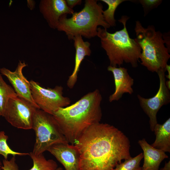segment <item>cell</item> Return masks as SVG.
<instances>
[{
	"label": "cell",
	"mask_w": 170,
	"mask_h": 170,
	"mask_svg": "<svg viewBox=\"0 0 170 170\" xmlns=\"http://www.w3.org/2000/svg\"><path fill=\"white\" fill-rule=\"evenodd\" d=\"M74 145L80 154V170H112L122 160L132 157L129 139L106 123L89 127Z\"/></svg>",
	"instance_id": "cell-1"
},
{
	"label": "cell",
	"mask_w": 170,
	"mask_h": 170,
	"mask_svg": "<svg viewBox=\"0 0 170 170\" xmlns=\"http://www.w3.org/2000/svg\"><path fill=\"white\" fill-rule=\"evenodd\" d=\"M102 95L98 89L89 92L74 104L59 108L53 115L68 143L74 144L89 127L102 117Z\"/></svg>",
	"instance_id": "cell-2"
},
{
	"label": "cell",
	"mask_w": 170,
	"mask_h": 170,
	"mask_svg": "<svg viewBox=\"0 0 170 170\" xmlns=\"http://www.w3.org/2000/svg\"><path fill=\"white\" fill-rule=\"evenodd\" d=\"M128 19L127 16H122L118 21L123 24V29L113 33L100 27L97 28V36L100 39L101 47L106 51L112 66L120 67L125 62L136 67L139 61L141 49L135 39L129 36L126 26Z\"/></svg>",
	"instance_id": "cell-3"
},
{
	"label": "cell",
	"mask_w": 170,
	"mask_h": 170,
	"mask_svg": "<svg viewBox=\"0 0 170 170\" xmlns=\"http://www.w3.org/2000/svg\"><path fill=\"white\" fill-rule=\"evenodd\" d=\"M103 6L97 0H86L83 8L78 12H74L70 18L67 14L60 17L57 27L64 32L69 40L76 36L90 39L97 36L98 26L107 29L110 26L104 20Z\"/></svg>",
	"instance_id": "cell-4"
},
{
	"label": "cell",
	"mask_w": 170,
	"mask_h": 170,
	"mask_svg": "<svg viewBox=\"0 0 170 170\" xmlns=\"http://www.w3.org/2000/svg\"><path fill=\"white\" fill-rule=\"evenodd\" d=\"M135 40L141 49V64L152 72H157L165 68L170 58L169 51L165 47L166 41L161 32L154 26L143 27L139 21H136Z\"/></svg>",
	"instance_id": "cell-5"
},
{
	"label": "cell",
	"mask_w": 170,
	"mask_h": 170,
	"mask_svg": "<svg viewBox=\"0 0 170 170\" xmlns=\"http://www.w3.org/2000/svg\"><path fill=\"white\" fill-rule=\"evenodd\" d=\"M32 129L36 135L34 155L43 154L54 144L69 143L53 116L39 109L34 114Z\"/></svg>",
	"instance_id": "cell-6"
},
{
	"label": "cell",
	"mask_w": 170,
	"mask_h": 170,
	"mask_svg": "<svg viewBox=\"0 0 170 170\" xmlns=\"http://www.w3.org/2000/svg\"><path fill=\"white\" fill-rule=\"evenodd\" d=\"M30 82L33 99L39 108L43 111L53 115L59 108L70 104V99L63 96V88L61 86L46 88L32 80Z\"/></svg>",
	"instance_id": "cell-7"
},
{
	"label": "cell",
	"mask_w": 170,
	"mask_h": 170,
	"mask_svg": "<svg viewBox=\"0 0 170 170\" xmlns=\"http://www.w3.org/2000/svg\"><path fill=\"white\" fill-rule=\"evenodd\" d=\"M37 106L18 96L9 100L3 117L14 127L28 130L32 129L33 117Z\"/></svg>",
	"instance_id": "cell-8"
},
{
	"label": "cell",
	"mask_w": 170,
	"mask_h": 170,
	"mask_svg": "<svg viewBox=\"0 0 170 170\" xmlns=\"http://www.w3.org/2000/svg\"><path fill=\"white\" fill-rule=\"evenodd\" d=\"M163 70L158 71L159 87L156 94L149 98H144L138 94L137 97L140 105L149 118L151 130L153 131L155 126L158 123L157 114L161 108L170 102V90L167 87L165 82V72Z\"/></svg>",
	"instance_id": "cell-9"
},
{
	"label": "cell",
	"mask_w": 170,
	"mask_h": 170,
	"mask_svg": "<svg viewBox=\"0 0 170 170\" xmlns=\"http://www.w3.org/2000/svg\"><path fill=\"white\" fill-rule=\"evenodd\" d=\"M27 66L25 62L20 61L15 71H12L3 67L0 69V72L8 79L18 96L27 100L39 108L33 99L30 81L23 74V69Z\"/></svg>",
	"instance_id": "cell-10"
},
{
	"label": "cell",
	"mask_w": 170,
	"mask_h": 170,
	"mask_svg": "<svg viewBox=\"0 0 170 170\" xmlns=\"http://www.w3.org/2000/svg\"><path fill=\"white\" fill-rule=\"evenodd\" d=\"M48 151L63 165L65 170H80V154L74 144H58L52 146Z\"/></svg>",
	"instance_id": "cell-11"
},
{
	"label": "cell",
	"mask_w": 170,
	"mask_h": 170,
	"mask_svg": "<svg viewBox=\"0 0 170 170\" xmlns=\"http://www.w3.org/2000/svg\"><path fill=\"white\" fill-rule=\"evenodd\" d=\"M40 12L49 26L57 29L60 18L64 14L75 12L67 6L65 0H42L39 5Z\"/></svg>",
	"instance_id": "cell-12"
},
{
	"label": "cell",
	"mask_w": 170,
	"mask_h": 170,
	"mask_svg": "<svg viewBox=\"0 0 170 170\" xmlns=\"http://www.w3.org/2000/svg\"><path fill=\"white\" fill-rule=\"evenodd\" d=\"M107 70L112 73L115 85V91L109 97L110 102L118 100L125 93L131 94L133 93L132 86L134 80L129 75L126 68L110 65L107 67Z\"/></svg>",
	"instance_id": "cell-13"
},
{
	"label": "cell",
	"mask_w": 170,
	"mask_h": 170,
	"mask_svg": "<svg viewBox=\"0 0 170 170\" xmlns=\"http://www.w3.org/2000/svg\"><path fill=\"white\" fill-rule=\"evenodd\" d=\"M138 144L143 151L144 161L142 170H159L161 162L167 158L168 156L164 151L149 144L144 138L139 140Z\"/></svg>",
	"instance_id": "cell-14"
},
{
	"label": "cell",
	"mask_w": 170,
	"mask_h": 170,
	"mask_svg": "<svg viewBox=\"0 0 170 170\" xmlns=\"http://www.w3.org/2000/svg\"><path fill=\"white\" fill-rule=\"evenodd\" d=\"M72 39L74 41L76 54L74 70L67 82V86L70 88H72L77 82L78 73L82 61L85 56H90L91 53L90 43L88 41H84L82 36H76Z\"/></svg>",
	"instance_id": "cell-15"
},
{
	"label": "cell",
	"mask_w": 170,
	"mask_h": 170,
	"mask_svg": "<svg viewBox=\"0 0 170 170\" xmlns=\"http://www.w3.org/2000/svg\"><path fill=\"white\" fill-rule=\"evenodd\" d=\"M153 131L156 139L151 145L165 152H170V118H168L163 124L157 123Z\"/></svg>",
	"instance_id": "cell-16"
},
{
	"label": "cell",
	"mask_w": 170,
	"mask_h": 170,
	"mask_svg": "<svg viewBox=\"0 0 170 170\" xmlns=\"http://www.w3.org/2000/svg\"><path fill=\"white\" fill-rule=\"evenodd\" d=\"M17 96L14 88L4 81L0 73V116H3L9 99Z\"/></svg>",
	"instance_id": "cell-17"
},
{
	"label": "cell",
	"mask_w": 170,
	"mask_h": 170,
	"mask_svg": "<svg viewBox=\"0 0 170 170\" xmlns=\"http://www.w3.org/2000/svg\"><path fill=\"white\" fill-rule=\"evenodd\" d=\"M29 155L32 160L33 165L29 170H55L58 167L55 161L46 159L43 154L36 156L31 152L29 153Z\"/></svg>",
	"instance_id": "cell-18"
},
{
	"label": "cell",
	"mask_w": 170,
	"mask_h": 170,
	"mask_svg": "<svg viewBox=\"0 0 170 170\" xmlns=\"http://www.w3.org/2000/svg\"><path fill=\"white\" fill-rule=\"evenodd\" d=\"M108 5L107 9L103 11V15L105 21L110 26H116V20L114 18L115 12L117 7L126 0H101Z\"/></svg>",
	"instance_id": "cell-19"
},
{
	"label": "cell",
	"mask_w": 170,
	"mask_h": 170,
	"mask_svg": "<svg viewBox=\"0 0 170 170\" xmlns=\"http://www.w3.org/2000/svg\"><path fill=\"white\" fill-rule=\"evenodd\" d=\"M143 158V153H141L134 157H131L118 164L112 170H142L140 165Z\"/></svg>",
	"instance_id": "cell-20"
},
{
	"label": "cell",
	"mask_w": 170,
	"mask_h": 170,
	"mask_svg": "<svg viewBox=\"0 0 170 170\" xmlns=\"http://www.w3.org/2000/svg\"><path fill=\"white\" fill-rule=\"evenodd\" d=\"M8 138V136L5 134L4 131H0V155L4 157V159H8V156L10 155L13 156L29 155V153L19 152L12 150L7 143Z\"/></svg>",
	"instance_id": "cell-21"
},
{
	"label": "cell",
	"mask_w": 170,
	"mask_h": 170,
	"mask_svg": "<svg viewBox=\"0 0 170 170\" xmlns=\"http://www.w3.org/2000/svg\"><path fill=\"white\" fill-rule=\"evenodd\" d=\"M2 169V170H19L15 156H13L9 160L4 159L3 161Z\"/></svg>",
	"instance_id": "cell-22"
},
{
	"label": "cell",
	"mask_w": 170,
	"mask_h": 170,
	"mask_svg": "<svg viewBox=\"0 0 170 170\" xmlns=\"http://www.w3.org/2000/svg\"><path fill=\"white\" fill-rule=\"evenodd\" d=\"M139 1L145 11L156 7L162 2V0H141Z\"/></svg>",
	"instance_id": "cell-23"
},
{
	"label": "cell",
	"mask_w": 170,
	"mask_h": 170,
	"mask_svg": "<svg viewBox=\"0 0 170 170\" xmlns=\"http://www.w3.org/2000/svg\"><path fill=\"white\" fill-rule=\"evenodd\" d=\"M65 1L68 7L72 9L74 7L80 5L82 2L81 0H66Z\"/></svg>",
	"instance_id": "cell-24"
},
{
	"label": "cell",
	"mask_w": 170,
	"mask_h": 170,
	"mask_svg": "<svg viewBox=\"0 0 170 170\" xmlns=\"http://www.w3.org/2000/svg\"><path fill=\"white\" fill-rule=\"evenodd\" d=\"M159 170H170V161L167 162H165L164 167L161 168Z\"/></svg>",
	"instance_id": "cell-25"
},
{
	"label": "cell",
	"mask_w": 170,
	"mask_h": 170,
	"mask_svg": "<svg viewBox=\"0 0 170 170\" xmlns=\"http://www.w3.org/2000/svg\"><path fill=\"white\" fill-rule=\"evenodd\" d=\"M166 71L168 72V75L166 76V77L170 80V65L167 64L165 68Z\"/></svg>",
	"instance_id": "cell-26"
},
{
	"label": "cell",
	"mask_w": 170,
	"mask_h": 170,
	"mask_svg": "<svg viewBox=\"0 0 170 170\" xmlns=\"http://www.w3.org/2000/svg\"><path fill=\"white\" fill-rule=\"evenodd\" d=\"M55 170H63L62 168L60 167H57V168Z\"/></svg>",
	"instance_id": "cell-27"
},
{
	"label": "cell",
	"mask_w": 170,
	"mask_h": 170,
	"mask_svg": "<svg viewBox=\"0 0 170 170\" xmlns=\"http://www.w3.org/2000/svg\"><path fill=\"white\" fill-rule=\"evenodd\" d=\"M2 164L0 160V170H2Z\"/></svg>",
	"instance_id": "cell-28"
}]
</instances>
